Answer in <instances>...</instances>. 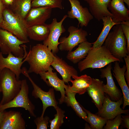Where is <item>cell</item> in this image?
Instances as JSON below:
<instances>
[{"instance_id": "obj_16", "label": "cell", "mask_w": 129, "mask_h": 129, "mask_svg": "<svg viewBox=\"0 0 129 129\" xmlns=\"http://www.w3.org/2000/svg\"><path fill=\"white\" fill-rule=\"evenodd\" d=\"M25 121L19 112L4 111L0 124V129H25Z\"/></svg>"}, {"instance_id": "obj_14", "label": "cell", "mask_w": 129, "mask_h": 129, "mask_svg": "<svg viewBox=\"0 0 129 129\" xmlns=\"http://www.w3.org/2000/svg\"><path fill=\"white\" fill-rule=\"evenodd\" d=\"M112 68V63H110L105 68L101 69L100 76L102 78H105L107 80L106 84L103 85L105 93L108 94L111 100L117 101L122 97V94L114 81L111 72Z\"/></svg>"}, {"instance_id": "obj_26", "label": "cell", "mask_w": 129, "mask_h": 129, "mask_svg": "<svg viewBox=\"0 0 129 129\" xmlns=\"http://www.w3.org/2000/svg\"><path fill=\"white\" fill-rule=\"evenodd\" d=\"M103 27L97 40L92 43V49L100 47L102 45L111 28L115 25L120 23L109 16L103 17L102 19Z\"/></svg>"}, {"instance_id": "obj_15", "label": "cell", "mask_w": 129, "mask_h": 129, "mask_svg": "<svg viewBox=\"0 0 129 129\" xmlns=\"http://www.w3.org/2000/svg\"><path fill=\"white\" fill-rule=\"evenodd\" d=\"M52 9L49 6L32 8L25 18L28 27L45 23L50 17Z\"/></svg>"}, {"instance_id": "obj_11", "label": "cell", "mask_w": 129, "mask_h": 129, "mask_svg": "<svg viewBox=\"0 0 129 129\" xmlns=\"http://www.w3.org/2000/svg\"><path fill=\"white\" fill-rule=\"evenodd\" d=\"M123 103V98L122 97L118 100H111L108 96H105L101 109L96 113L97 115L107 120L112 119L117 115L121 114H128L129 110H124L120 107Z\"/></svg>"}, {"instance_id": "obj_40", "label": "cell", "mask_w": 129, "mask_h": 129, "mask_svg": "<svg viewBox=\"0 0 129 129\" xmlns=\"http://www.w3.org/2000/svg\"><path fill=\"white\" fill-rule=\"evenodd\" d=\"M124 2L125 3L129 8V0H123Z\"/></svg>"}, {"instance_id": "obj_2", "label": "cell", "mask_w": 129, "mask_h": 129, "mask_svg": "<svg viewBox=\"0 0 129 129\" xmlns=\"http://www.w3.org/2000/svg\"><path fill=\"white\" fill-rule=\"evenodd\" d=\"M119 60L115 58L104 45L92 49L84 59L78 63V68L81 72L89 68H101L110 63Z\"/></svg>"}, {"instance_id": "obj_8", "label": "cell", "mask_w": 129, "mask_h": 129, "mask_svg": "<svg viewBox=\"0 0 129 129\" xmlns=\"http://www.w3.org/2000/svg\"><path fill=\"white\" fill-rule=\"evenodd\" d=\"M22 73L27 77L32 84L33 89L32 95L35 98H39L43 103V111L40 117H43L45 111L49 107L52 106L55 108L57 106L58 102L56 101L54 94V89H49L48 91H45L42 90L34 82L30 76L27 70L25 67L22 68Z\"/></svg>"}, {"instance_id": "obj_30", "label": "cell", "mask_w": 129, "mask_h": 129, "mask_svg": "<svg viewBox=\"0 0 129 129\" xmlns=\"http://www.w3.org/2000/svg\"><path fill=\"white\" fill-rule=\"evenodd\" d=\"M63 0H32V8L49 6L53 8L63 9Z\"/></svg>"}, {"instance_id": "obj_34", "label": "cell", "mask_w": 129, "mask_h": 129, "mask_svg": "<svg viewBox=\"0 0 129 129\" xmlns=\"http://www.w3.org/2000/svg\"><path fill=\"white\" fill-rule=\"evenodd\" d=\"M120 24L123 32L127 41V54L129 55V21L121 22Z\"/></svg>"}, {"instance_id": "obj_12", "label": "cell", "mask_w": 129, "mask_h": 129, "mask_svg": "<svg viewBox=\"0 0 129 129\" xmlns=\"http://www.w3.org/2000/svg\"><path fill=\"white\" fill-rule=\"evenodd\" d=\"M70 4L71 8L67 12L68 17L76 19L78 21V26L86 27L93 17L86 7H83L78 0H68Z\"/></svg>"}, {"instance_id": "obj_3", "label": "cell", "mask_w": 129, "mask_h": 129, "mask_svg": "<svg viewBox=\"0 0 129 129\" xmlns=\"http://www.w3.org/2000/svg\"><path fill=\"white\" fill-rule=\"evenodd\" d=\"M3 19L0 28L10 32L20 40L29 41L27 34L28 27L25 19L14 13L9 7H6L3 14Z\"/></svg>"}, {"instance_id": "obj_19", "label": "cell", "mask_w": 129, "mask_h": 129, "mask_svg": "<svg viewBox=\"0 0 129 129\" xmlns=\"http://www.w3.org/2000/svg\"><path fill=\"white\" fill-rule=\"evenodd\" d=\"M51 66L60 74L65 82L68 83L72 80L71 77L72 76H78L77 71L75 68L68 65L56 54H54Z\"/></svg>"}, {"instance_id": "obj_20", "label": "cell", "mask_w": 129, "mask_h": 129, "mask_svg": "<svg viewBox=\"0 0 129 129\" xmlns=\"http://www.w3.org/2000/svg\"><path fill=\"white\" fill-rule=\"evenodd\" d=\"M103 82L97 79L92 78V82L87 89V92L98 111L102 108L105 95Z\"/></svg>"}, {"instance_id": "obj_7", "label": "cell", "mask_w": 129, "mask_h": 129, "mask_svg": "<svg viewBox=\"0 0 129 129\" xmlns=\"http://www.w3.org/2000/svg\"><path fill=\"white\" fill-rule=\"evenodd\" d=\"M26 43L10 32L0 28V49L3 54L11 53L16 57H22L24 51L22 45Z\"/></svg>"}, {"instance_id": "obj_23", "label": "cell", "mask_w": 129, "mask_h": 129, "mask_svg": "<svg viewBox=\"0 0 129 129\" xmlns=\"http://www.w3.org/2000/svg\"><path fill=\"white\" fill-rule=\"evenodd\" d=\"M72 77L74 79L70 81L72 84V86L66 85L65 86L69 91L79 95L83 94L87 92V88L92 82V78L86 74Z\"/></svg>"}, {"instance_id": "obj_39", "label": "cell", "mask_w": 129, "mask_h": 129, "mask_svg": "<svg viewBox=\"0 0 129 129\" xmlns=\"http://www.w3.org/2000/svg\"><path fill=\"white\" fill-rule=\"evenodd\" d=\"M4 111L2 112L0 111V124L3 117Z\"/></svg>"}, {"instance_id": "obj_22", "label": "cell", "mask_w": 129, "mask_h": 129, "mask_svg": "<svg viewBox=\"0 0 129 129\" xmlns=\"http://www.w3.org/2000/svg\"><path fill=\"white\" fill-rule=\"evenodd\" d=\"M108 9L117 22L129 21V10L126 7L123 0H111Z\"/></svg>"}, {"instance_id": "obj_28", "label": "cell", "mask_w": 129, "mask_h": 129, "mask_svg": "<svg viewBox=\"0 0 129 129\" xmlns=\"http://www.w3.org/2000/svg\"><path fill=\"white\" fill-rule=\"evenodd\" d=\"M32 0H14L8 7L15 14L25 19L32 8Z\"/></svg>"}, {"instance_id": "obj_32", "label": "cell", "mask_w": 129, "mask_h": 129, "mask_svg": "<svg viewBox=\"0 0 129 129\" xmlns=\"http://www.w3.org/2000/svg\"><path fill=\"white\" fill-rule=\"evenodd\" d=\"M122 118L121 114L117 115L112 119L107 120L106 125L104 126V129H118L122 122Z\"/></svg>"}, {"instance_id": "obj_4", "label": "cell", "mask_w": 129, "mask_h": 129, "mask_svg": "<svg viewBox=\"0 0 129 129\" xmlns=\"http://www.w3.org/2000/svg\"><path fill=\"white\" fill-rule=\"evenodd\" d=\"M104 45L110 54L123 62V59L127 55L126 50L127 41L122 28L119 23L114 25L113 30L109 32L105 41Z\"/></svg>"}, {"instance_id": "obj_18", "label": "cell", "mask_w": 129, "mask_h": 129, "mask_svg": "<svg viewBox=\"0 0 129 129\" xmlns=\"http://www.w3.org/2000/svg\"><path fill=\"white\" fill-rule=\"evenodd\" d=\"M84 0L88 4L90 13L98 21L107 16L113 18V15L108 9L111 0Z\"/></svg>"}, {"instance_id": "obj_13", "label": "cell", "mask_w": 129, "mask_h": 129, "mask_svg": "<svg viewBox=\"0 0 129 129\" xmlns=\"http://www.w3.org/2000/svg\"><path fill=\"white\" fill-rule=\"evenodd\" d=\"M22 46L24 50V54L22 57H16L12 54L10 53L5 58L0 51V71L5 68L8 69L15 74L18 79H19L22 73L21 67L25 62L23 60L27 54L26 46L22 45Z\"/></svg>"}, {"instance_id": "obj_36", "label": "cell", "mask_w": 129, "mask_h": 129, "mask_svg": "<svg viewBox=\"0 0 129 129\" xmlns=\"http://www.w3.org/2000/svg\"><path fill=\"white\" fill-rule=\"evenodd\" d=\"M124 123L123 126L124 128L129 129V114L122 116Z\"/></svg>"}, {"instance_id": "obj_33", "label": "cell", "mask_w": 129, "mask_h": 129, "mask_svg": "<svg viewBox=\"0 0 129 129\" xmlns=\"http://www.w3.org/2000/svg\"><path fill=\"white\" fill-rule=\"evenodd\" d=\"M49 118L47 116L43 118L40 117L36 118L34 120L36 125L37 129H47Z\"/></svg>"}, {"instance_id": "obj_38", "label": "cell", "mask_w": 129, "mask_h": 129, "mask_svg": "<svg viewBox=\"0 0 129 129\" xmlns=\"http://www.w3.org/2000/svg\"><path fill=\"white\" fill-rule=\"evenodd\" d=\"M3 4L6 7H8L11 5L14 0H1Z\"/></svg>"}, {"instance_id": "obj_31", "label": "cell", "mask_w": 129, "mask_h": 129, "mask_svg": "<svg viewBox=\"0 0 129 129\" xmlns=\"http://www.w3.org/2000/svg\"><path fill=\"white\" fill-rule=\"evenodd\" d=\"M55 109L56 111V113L54 115V118L49 121L50 124V129H59V127L64 122L63 118L65 117L64 111L58 106Z\"/></svg>"}, {"instance_id": "obj_41", "label": "cell", "mask_w": 129, "mask_h": 129, "mask_svg": "<svg viewBox=\"0 0 129 129\" xmlns=\"http://www.w3.org/2000/svg\"></svg>"}, {"instance_id": "obj_35", "label": "cell", "mask_w": 129, "mask_h": 129, "mask_svg": "<svg viewBox=\"0 0 129 129\" xmlns=\"http://www.w3.org/2000/svg\"><path fill=\"white\" fill-rule=\"evenodd\" d=\"M126 63V71L125 72L124 75L127 82V85L129 87V55L127 54L124 58Z\"/></svg>"}, {"instance_id": "obj_1", "label": "cell", "mask_w": 129, "mask_h": 129, "mask_svg": "<svg viewBox=\"0 0 129 129\" xmlns=\"http://www.w3.org/2000/svg\"><path fill=\"white\" fill-rule=\"evenodd\" d=\"M54 54L43 44H38L32 48L23 60L29 65V73L37 74L46 72L49 69L53 60Z\"/></svg>"}, {"instance_id": "obj_24", "label": "cell", "mask_w": 129, "mask_h": 129, "mask_svg": "<svg viewBox=\"0 0 129 129\" xmlns=\"http://www.w3.org/2000/svg\"><path fill=\"white\" fill-rule=\"evenodd\" d=\"M92 44L87 41L80 43L75 50L68 52L66 58L74 64L78 63L85 58L92 49Z\"/></svg>"}, {"instance_id": "obj_21", "label": "cell", "mask_w": 129, "mask_h": 129, "mask_svg": "<svg viewBox=\"0 0 129 129\" xmlns=\"http://www.w3.org/2000/svg\"><path fill=\"white\" fill-rule=\"evenodd\" d=\"M114 63L113 70V75L122 90L123 98L122 109H124L127 106L129 105V87L126 83L124 75L126 66L124 64L121 68L120 66L119 62L116 61Z\"/></svg>"}, {"instance_id": "obj_5", "label": "cell", "mask_w": 129, "mask_h": 129, "mask_svg": "<svg viewBox=\"0 0 129 129\" xmlns=\"http://www.w3.org/2000/svg\"><path fill=\"white\" fill-rule=\"evenodd\" d=\"M22 80L18 79L15 74L5 68L0 71V91L2 97L0 105L12 100L18 94L21 88Z\"/></svg>"}, {"instance_id": "obj_6", "label": "cell", "mask_w": 129, "mask_h": 129, "mask_svg": "<svg viewBox=\"0 0 129 129\" xmlns=\"http://www.w3.org/2000/svg\"><path fill=\"white\" fill-rule=\"evenodd\" d=\"M29 87L27 80H22L20 90L18 94L12 100L4 104L0 105V111H3L8 108H22L28 111L32 116L35 117L34 113L35 107L28 97Z\"/></svg>"}, {"instance_id": "obj_27", "label": "cell", "mask_w": 129, "mask_h": 129, "mask_svg": "<svg viewBox=\"0 0 129 129\" xmlns=\"http://www.w3.org/2000/svg\"><path fill=\"white\" fill-rule=\"evenodd\" d=\"M66 86L65 89L66 96L64 97V102L68 106L71 107L79 117L87 122V114L76 101L75 97L76 93L69 91L65 87Z\"/></svg>"}, {"instance_id": "obj_37", "label": "cell", "mask_w": 129, "mask_h": 129, "mask_svg": "<svg viewBox=\"0 0 129 129\" xmlns=\"http://www.w3.org/2000/svg\"><path fill=\"white\" fill-rule=\"evenodd\" d=\"M6 7L3 4L1 0H0V28L3 19V11Z\"/></svg>"}, {"instance_id": "obj_25", "label": "cell", "mask_w": 129, "mask_h": 129, "mask_svg": "<svg viewBox=\"0 0 129 129\" xmlns=\"http://www.w3.org/2000/svg\"><path fill=\"white\" fill-rule=\"evenodd\" d=\"M49 31V24L45 23L28 27L27 34L28 38L31 39L43 41L48 37Z\"/></svg>"}, {"instance_id": "obj_9", "label": "cell", "mask_w": 129, "mask_h": 129, "mask_svg": "<svg viewBox=\"0 0 129 129\" xmlns=\"http://www.w3.org/2000/svg\"><path fill=\"white\" fill-rule=\"evenodd\" d=\"M68 31L69 33L68 37H63L60 39L59 48L60 50L71 51L79 44L87 41L88 33L82 28L70 26L68 28Z\"/></svg>"}, {"instance_id": "obj_10", "label": "cell", "mask_w": 129, "mask_h": 129, "mask_svg": "<svg viewBox=\"0 0 129 129\" xmlns=\"http://www.w3.org/2000/svg\"><path fill=\"white\" fill-rule=\"evenodd\" d=\"M67 17V15H64L59 22L57 21L56 18H54L51 23L49 24V33L47 38L43 41V44L47 46L54 54H56L59 51L58 46L60 43L59 42V38L66 31L63 23Z\"/></svg>"}, {"instance_id": "obj_29", "label": "cell", "mask_w": 129, "mask_h": 129, "mask_svg": "<svg viewBox=\"0 0 129 129\" xmlns=\"http://www.w3.org/2000/svg\"><path fill=\"white\" fill-rule=\"evenodd\" d=\"M83 109L87 113V122L90 124L92 129H102L106 124L107 119L97 114L91 113L84 108L80 104Z\"/></svg>"}, {"instance_id": "obj_17", "label": "cell", "mask_w": 129, "mask_h": 129, "mask_svg": "<svg viewBox=\"0 0 129 129\" xmlns=\"http://www.w3.org/2000/svg\"><path fill=\"white\" fill-rule=\"evenodd\" d=\"M39 74L41 78L49 86H51L56 91H59L61 97L59 99V103L64 102L65 96L64 82L58 76L56 72L53 71V69L50 66L48 70L46 72H41Z\"/></svg>"}]
</instances>
